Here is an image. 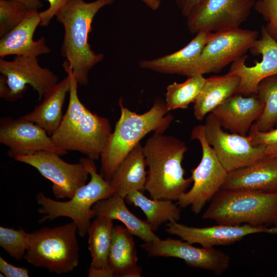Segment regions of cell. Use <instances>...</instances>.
<instances>
[{
  "label": "cell",
  "mask_w": 277,
  "mask_h": 277,
  "mask_svg": "<svg viewBox=\"0 0 277 277\" xmlns=\"http://www.w3.org/2000/svg\"><path fill=\"white\" fill-rule=\"evenodd\" d=\"M49 3V8L39 12L41 18L40 26L46 27L57 13L65 7L70 0H46Z\"/></svg>",
  "instance_id": "obj_35"
},
{
  "label": "cell",
  "mask_w": 277,
  "mask_h": 277,
  "mask_svg": "<svg viewBox=\"0 0 277 277\" xmlns=\"http://www.w3.org/2000/svg\"><path fill=\"white\" fill-rule=\"evenodd\" d=\"M114 0H70L56 14V20L64 29L61 54L67 60L78 84H88L90 70L104 58L95 53L89 43V33L95 15Z\"/></svg>",
  "instance_id": "obj_3"
},
{
  "label": "cell",
  "mask_w": 277,
  "mask_h": 277,
  "mask_svg": "<svg viewBox=\"0 0 277 277\" xmlns=\"http://www.w3.org/2000/svg\"><path fill=\"white\" fill-rule=\"evenodd\" d=\"M205 81L203 75L197 74L188 77L184 82H173L168 85L165 94L167 111L186 109L194 103Z\"/></svg>",
  "instance_id": "obj_29"
},
{
  "label": "cell",
  "mask_w": 277,
  "mask_h": 277,
  "mask_svg": "<svg viewBox=\"0 0 277 277\" xmlns=\"http://www.w3.org/2000/svg\"><path fill=\"white\" fill-rule=\"evenodd\" d=\"M202 217L214 220L218 224H276L277 192L221 189Z\"/></svg>",
  "instance_id": "obj_5"
},
{
  "label": "cell",
  "mask_w": 277,
  "mask_h": 277,
  "mask_svg": "<svg viewBox=\"0 0 277 277\" xmlns=\"http://www.w3.org/2000/svg\"><path fill=\"white\" fill-rule=\"evenodd\" d=\"M28 244L29 233L23 229L0 227V246L13 258H24Z\"/></svg>",
  "instance_id": "obj_31"
},
{
  "label": "cell",
  "mask_w": 277,
  "mask_h": 277,
  "mask_svg": "<svg viewBox=\"0 0 277 277\" xmlns=\"http://www.w3.org/2000/svg\"><path fill=\"white\" fill-rule=\"evenodd\" d=\"M256 94L264 104V108L254 124L259 130L268 131L274 128L277 123V75L262 80Z\"/></svg>",
  "instance_id": "obj_30"
},
{
  "label": "cell",
  "mask_w": 277,
  "mask_h": 277,
  "mask_svg": "<svg viewBox=\"0 0 277 277\" xmlns=\"http://www.w3.org/2000/svg\"><path fill=\"white\" fill-rule=\"evenodd\" d=\"M264 108V104L256 93L244 95L235 93L211 113L223 129L231 133L247 135Z\"/></svg>",
  "instance_id": "obj_18"
},
{
  "label": "cell",
  "mask_w": 277,
  "mask_h": 277,
  "mask_svg": "<svg viewBox=\"0 0 277 277\" xmlns=\"http://www.w3.org/2000/svg\"><path fill=\"white\" fill-rule=\"evenodd\" d=\"M63 67L70 80L69 104L58 128L51 136L62 149L78 151L97 160L112 133L111 124L107 118L92 112L81 102L78 84L67 60Z\"/></svg>",
  "instance_id": "obj_1"
},
{
  "label": "cell",
  "mask_w": 277,
  "mask_h": 277,
  "mask_svg": "<svg viewBox=\"0 0 277 277\" xmlns=\"http://www.w3.org/2000/svg\"><path fill=\"white\" fill-rule=\"evenodd\" d=\"M275 225H276V226H277V223H276Z\"/></svg>",
  "instance_id": "obj_41"
},
{
  "label": "cell",
  "mask_w": 277,
  "mask_h": 277,
  "mask_svg": "<svg viewBox=\"0 0 277 277\" xmlns=\"http://www.w3.org/2000/svg\"><path fill=\"white\" fill-rule=\"evenodd\" d=\"M143 149L148 167L145 190L153 199L177 201L192 183L191 177H184L182 166L186 144L174 136L154 132Z\"/></svg>",
  "instance_id": "obj_2"
},
{
  "label": "cell",
  "mask_w": 277,
  "mask_h": 277,
  "mask_svg": "<svg viewBox=\"0 0 277 277\" xmlns=\"http://www.w3.org/2000/svg\"><path fill=\"white\" fill-rule=\"evenodd\" d=\"M254 9L266 22L267 32L277 41V0H257Z\"/></svg>",
  "instance_id": "obj_34"
},
{
  "label": "cell",
  "mask_w": 277,
  "mask_h": 277,
  "mask_svg": "<svg viewBox=\"0 0 277 277\" xmlns=\"http://www.w3.org/2000/svg\"><path fill=\"white\" fill-rule=\"evenodd\" d=\"M191 138L200 142L202 159L199 165L191 170L193 182L191 188L180 196L177 205L182 208L190 206L192 211L198 214L222 188L228 172L206 141L203 125L195 126L192 129Z\"/></svg>",
  "instance_id": "obj_8"
},
{
  "label": "cell",
  "mask_w": 277,
  "mask_h": 277,
  "mask_svg": "<svg viewBox=\"0 0 277 277\" xmlns=\"http://www.w3.org/2000/svg\"><path fill=\"white\" fill-rule=\"evenodd\" d=\"M221 189L277 192V159L265 156L248 166L228 172Z\"/></svg>",
  "instance_id": "obj_21"
},
{
  "label": "cell",
  "mask_w": 277,
  "mask_h": 277,
  "mask_svg": "<svg viewBox=\"0 0 277 277\" xmlns=\"http://www.w3.org/2000/svg\"><path fill=\"white\" fill-rule=\"evenodd\" d=\"M76 232L77 226L72 222L29 233L28 247L24 259L36 267L57 274L73 271L79 263Z\"/></svg>",
  "instance_id": "obj_7"
},
{
  "label": "cell",
  "mask_w": 277,
  "mask_h": 277,
  "mask_svg": "<svg viewBox=\"0 0 277 277\" xmlns=\"http://www.w3.org/2000/svg\"><path fill=\"white\" fill-rule=\"evenodd\" d=\"M133 235L122 225L113 227L108 263L112 277H141Z\"/></svg>",
  "instance_id": "obj_22"
},
{
  "label": "cell",
  "mask_w": 277,
  "mask_h": 277,
  "mask_svg": "<svg viewBox=\"0 0 277 277\" xmlns=\"http://www.w3.org/2000/svg\"><path fill=\"white\" fill-rule=\"evenodd\" d=\"M60 156L55 153L42 151L30 155H16L13 159L34 167L51 181L56 199H70L86 184L89 173L81 159L78 163L71 164Z\"/></svg>",
  "instance_id": "obj_10"
},
{
  "label": "cell",
  "mask_w": 277,
  "mask_h": 277,
  "mask_svg": "<svg viewBox=\"0 0 277 277\" xmlns=\"http://www.w3.org/2000/svg\"><path fill=\"white\" fill-rule=\"evenodd\" d=\"M113 227V221L104 217L96 216L91 223L87 232L91 256L89 277H112L108 259Z\"/></svg>",
  "instance_id": "obj_25"
},
{
  "label": "cell",
  "mask_w": 277,
  "mask_h": 277,
  "mask_svg": "<svg viewBox=\"0 0 277 277\" xmlns=\"http://www.w3.org/2000/svg\"><path fill=\"white\" fill-rule=\"evenodd\" d=\"M256 0H202L186 17L192 34L240 28L254 9Z\"/></svg>",
  "instance_id": "obj_9"
},
{
  "label": "cell",
  "mask_w": 277,
  "mask_h": 277,
  "mask_svg": "<svg viewBox=\"0 0 277 277\" xmlns=\"http://www.w3.org/2000/svg\"><path fill=\"white\" fill-rule=\"evenodd\" d=\"M31 10L20 2L0 0V37L19 24Z\"/></svg>",
  "instance_id": "obj_32"
},
{
  "label": "cell",
  "mask_w": 277,
  "mask_h": 277,
  "mask_svg": "<svg viewBox=\"0 0 277 277\" xmlns=\"http://www.w3.org/2000/svg\"><path fill=\"white\" fill-rule=\"evenodd\" d=\"M276 276H277V274H276Z\"/></svg>",
  "instance_id": "obj_42"
},
{
  "label": "cell",
  "mask_w": 277,
  "mask_h": 277,
  "mask_svg": "<svg viewBox=\"0 0 277 277\" xmlns=\"http://www.w3.org/2000/svg\"><path fill=\"white\" fill-rule=\"evenodd\" d=\"M41 21L38 10H32L19 24L1 37V58L10 55L37 57L50 53V49L44 37L33 39Z\"/></svg>",
  "instance_id": "obj_20"
},
{
  "label": "cell",
  "mask_w": 277,
  "mask_h": 277,
  "mask_svg": "<svg viewBox=\"0 0 277 277\" xmlns=\"http://www.w3.org/2000/svg\"><path fill=\"white\" fill-rule=\"evenodd\" d=\"M0 271L6 277H28L29 270L26 268L14 266L0 257Z\"/></svg>",
  "instance_id": "obj_36"
},
{
  "label": "cell",
  "mask_w": 277,
  "mask_h": 277,
  "mask_svg": "<svg viewBox=\"0 0 277 277\" xmlns=\"http://www.w3.org/2000/svg\"><path fill=\"white\" fill-rule=\"evenodd\" d=\"M203 125L206 141L228 172L266 156L263 147L254 145L248 135L225 131L212 113L207 115Z\"/></svg>",
  "instance_id": "obj_11"
},
{
  "label": "cell",
  "mask_w": 277,
  "mask_h": 277,
  "mask_svg": "<svg viewBox=\"0 0 277 277\" xmlns=\"http://www.w3.org/2000/svg\"><path fill=\"white\" fill-rule=\"evenodd\" d=\"M9 87L6 82V79L4 75L0 76V97L7 100L9 95Z\"/></svg>",
  "instance_id": "obj_38"
},
{
  "label": "cell",
  "mask_w": 277,
  "mask_h": 277,
  "mask_svg": "<svg viewBox=\"0 0 277 277\" xmlns=\"http://www.w3.org/2000/svg\"><path fill=\"white\" fill-rule=\"evenodd\" d=\"M80 159L89 173L88 183L80 187L72 198L66 202L54 200L41 192L37 194L36 199L40 205L38 212L44 215L39 220V223L58 217H67L76 224L78 234L84 237L87 234L91 220L95 217L93 205L98 201L112 195L114 190L109 182L97 172L94 160L87 157Z\"/></svg>",
  "instance_id": "obj_6"
},
{
  "label": "cell",
  "mask_w": 277,
  "mask_h": 277,
  "mask_svg": "<svg viewBox=\"0 0 277 277\" xmlns=\"http://www.w3.org/2000/svg\"><path fill=\"white\" fill-rule=\"evenodd\" d=\"M146 166L143 146L140 143L120 163L109 182L114 194L125 199L132 191L145 190Z\"/></svg>",
  "instance_id": "obj_24"
},
{
  "label": "cell",
  "mask_w": 277,
  "mask_h": 277,
  "mask_svg": "<svg viewBox=\"0 0 277 277\" xmlns=\"http://www.w3.org/2000/svg\"><path fill=\"white\" fill-rule=\"evenodd\" d=\"M249 51L254 55H262L261 61L249 67L245 64L247 55H245L233 62L229 71L240 78L236 93L244 95L256 93L262 80L277 75V41L269 34L264 25L262 26L260 37Z\"/></svg>",
  "instance_id": "obj_16"
},
{
  "label": "cell",
  "mask_w": 277,
  "mask_h": 277,
  "mask_svg": "<svg viewBox=\"0 0 277 277\" xmlns=\"http://www.w3.org/2000/svg\"><path fill=\"white\" fill-rule=\"evenodd\" d=\"M141 247L149 257L175 258L183 260L189 266L211 271L222 275L229 268L230 258L221 250L198 248L183 240L160 238L144 243Z\"/></svg>",
  "instance_id": "obj_14"
},
{
  "label": "cell",
  "mask_w": 277,
  "mask_h": 277,
  "mask_svg": "<svg viewBox=\"0 0 277 277\" xmlns=\"http://www.w3.org/2000/svg\"><path fill=\"white\" fill-rule=\"evenodd\" d=\"M125 200L142 210L154 232L164 223L177 222L181 217V207L171 200L149 199L137 190L129 193Z\"/></svg>",
  "instance_id": "obj_28"
},
{
  "label": "cell",
  "mask_w": 277,
  "mask_h": 277,
  "mask_svg": "<svg viewBox=\"0 0 277 277\" xmlns=\"http://www.w3.org/2000/svg\"><path fill=\"white\" fill-rule=\"evenodd\" d=\"M0 142L8 147V154L12 157L42 151L52 152L60 156L68 153L54 142L45 129L21 116L1 118Z\"/></svg>",
  "instance_id": "obj_15"
},
{
  "label": "cell",
  "mask_w": 277,
  "mask_h": 277,
  "mask_svg": "<svg viewBox=\"0 0 277 277\" xmlns=\"http://www.w3.org/2000/svg\"><path fill=\"white\" fill-rule=\"evenodd\" d=\"M248 136L254 145L263 147L266 156L277 159V123L275 128L268 131L259 130L253 124Z\"/></svg>",
  "instance_id": "obj_33"
},
{
  "label": "cell",
  "mask_w": 277,
  "mask_h": 277,
  "mask_svg": "<svg viewBox=\"0 0 277 277\" xmlns=\"http://www.w3.org/2000/svg\"><path fill=\"white\" fill-rule=\"evenodd\" d=\"M150 9L157 10L161 6V0H141Z\"/></svg>",
  "instance_id": "obj_40"
},
{
  "label": "cell",
  "mask_w": 277,
  "mask_h": 277,
  "mask_svg": "<svg viewBox=\"0 0 277 277\" xmlns=\"http://www.w3.org/2000/svg\"><path fill=\"white\" fill-rule=\"evenodd\" d=\"M259 34L256 30L240 28L212 32L201 52L197 74L220 72L246 55Z\"/></svg>",
  "instance_id": "obj_12"
},
{
  "label": "cell",
  "mask_w": 277,
  "mask_h": 277,
  "mask_svg": "<svg viewBox=\"0 0 277 277\" xmlns=\"http://www.w3.org/2000/svg\"><path fill=\"white\" fill-rule=\"evenodd\" d=\"M25 4L30 10H36L41 8L43 4L40 0H15Z\"/></svg>",
  "instance_id": "obj_39"
},
{
  "label": "cell",
  "mask_w": 277,
  "mask_h": 277,
  "mask_svg": "<svg viewBox=\"0 0 277 277\" xmlns=\"http://www.w3.org/2000/svg\"><path fill=\"white\" fill-rule=\"evenodd\" d=\"M166 231L175 235L190 243L198 244L204 248L214 246L228 245L241 241L245 236L267 233L277 234V226L268 228L265 226L218 224L209 227H194L180 224L176 221L170 222Z\"/></svg>",
  "instance_id": "obj_17"
},
{
  "label": "cell",
  "mask_w": 277,
  "mask_h": 277,
  "mask_svg": "<svg viewBox=\"0 0 277 277\" xmlns=\"http://www.w3.org/2000/svg\"><path fill=\"white\" fill-rule=\"evenodd\" d=\"M121 114L101 155L100 174L109 182L115 170L129 153L149 133H164L173 117L167 114L165 101L157 99L147 112L138 114L118 101Z\"/></svg>",
  "instance_id": "obj_4"
},
{
  "label": "cell",
  "mask_w": 277,
  "mask_h": 277,
  "mask_svg": "<svg viewBox=\"0 0 277 277\" xmlns=\"http://www.w3.org/2000/svg\"><path fill=\"white\" fill-rule=\"evenodd\" d=\"M125 199L113 194L98 201L93 206L95 216L104 217L121 222L133 235L137 236L144 243H149L159 238L152 230L147 221L135 216L126 206Z\"/></svg>",
  "instance_id": "obj_26"
},
{
  "label": "cell",
  "mask_w": 277,
  "mask_h": 277,
  "mask_svg": "<svg viewBox=\"0 0 277 277\" xmlns=\"http://www.w3.org/2000/svg\"><path fill=\"white\" fill-rule=\"evenodd\" d=\"M202 0H175L182 14L185 17Z\"/></svg>",
  "instance_id": "obj_37"
},
{
  "label": "cell",
  "mask_w": 277,
  "mask_h": 277,
  "mask_svg": "<svg viewBox=\"0 0 277 277\" xmlns=\"http://www.w3.org/2000/svg\"><path fill=\"white\" fill-rule=\"evenodd\" d=\"M70 88V80L67 75L46 92L41 104L21 117L43 128L51 136L62 121L63 107Z\"/></svg>",
  "instance_id": "obj_23"
},
{
  "label": "cell",
  "mask_w": 277,
  "mask_h": 277,
  "mask_svg": "<svg viewBox=\"0 0 277 277\" xmlns=\"http://www.w3.org/2000/svg\"><path fill=\"white\" fill-rule=\"evenodd\" d=\"M0 72L9 87L6 101L15 102L23 97L29 85L42 100L46 92L58 83V77L48 68L42 67L36 57L16 56L12 61L0 60Z\"/></svg>",
  "instance_id": "obj_13"
},
{
  "label": "cell",
  "mask_w": 277,
  "mask_h": 277,
  "mask_svg": "<svg viewBox=\"0 0 277 277\" xmlns=\"http://www.w3.org/2000/svg\"><path fill=\"white\" fill-rule=\"evenodd\" d=\"M212 32H201L181 49L172 53L151 59L142 60L139 66L144 69L165 74L188 77L197 75L199 61L203 49Z\"/></svg>",
  "instance_id": "obj_19"
},
{
  "label": "cell",
  "mask_w": 277,
  "mask_h": 277,
  "mask_svg": "<svg viewBox=\"0 0 277 277\" xmlns=\"http://www.w3.org/2000/svg\"><path fill=\"white\" fill-rule=\"evenodd\" d=\"M240 78L228 72L227 74L206 78L203 87L194 103L195 118L202 121L216 107L235 93L239 88Z\"/></svg>",
  "instance_id": "obj_27"
}]
</instances>
